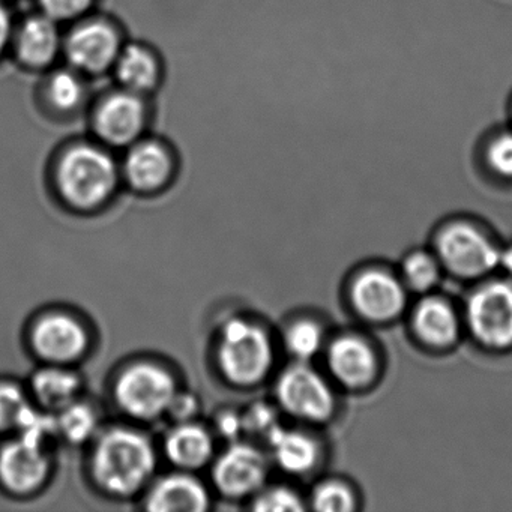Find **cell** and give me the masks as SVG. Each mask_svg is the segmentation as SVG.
<instances>
[{"mask_svg":"<svg viewBox=\"0 0 512 512\" xmlns=\"http://www.w3.org/2000/svg\"><path fill=\"white\" fill-rule=\"evenodd\" d=\"M157 467L151 440L133 428L107 430L95 443L91 469L95 482L113 496L137 493Z\"/></svg>","mask_w":512,"mask_h":512,"instance_id":"cell-1","label":"cell"},{"mask_svg":"<svg viewBox=\"0 0 512 512\" xmlns=\"http://www.w3.org/2000/svg\"><path fill=\"white\" fill-rule=\"evenodd\" d=\"M274 359V344L265 328L244 317H233L223 323L217 362L227 382L236 386L257 385L268 376Z\"/></svg>","mask_w":512,"mask_h":512,"instance_id":"cell-2","label":"cell"},{"mask_svg":"<svg viewBox=\"0 0 512 512\" xmlns=\"http://www.w3.org/2000/svg\"><path fill=\"white\" fill-rule=\"evenodd\" d=\"M56 184L65 202L80 211L98 208L112 197L118 185V169L107 152L77 146L62 157Z\"/></svg>","mask_w":512,"mask_h":512,"instance_id":"cell-3","label":"cell"},{"mask_svg":"<svg viewBox=\"0 0 512 512\" xmlns=\"http://www.w3.org/2000/svg\"><path fill=\"white\" fill-rule=\"evenodd\" d=\"M178 392L169 370L152 362H139L125 368L115 383L116 403L122 412L139 421H154L166 415Z\"/></svg>","mask_w":512,"mask_h":512,"instance_id":"cell-4","label":"cell"},{"mask_svg":"<svg viewBox=\"0 0 512 512\" xmlns=\"http://www.w3.org/2000/svg\"><path fill=\"white\" fill-rule=\"evenodd\" d=\"M436 248L439 262L457 277H482L499 266V248L484 232L469 223L443 227L437 236Z\"/></svg>","mask_w":512,"mask_h":512,"instance_id":"cell-5","label":"cell"},{"mask_svg":"<svg viewBox=\"0 0 512 512\" xmlns=\"http://www.w3.org/2000/svg\"><path fill=\"white\" fill-rule=\"evenodd\" d=\"M275 394L281 409L301 421L319 424L328 421L335 410L331 386L305 362H298L281 373Z\"/></svg>","mask_w":512,"mask_h":512,"instance_id":"cell-6","label":"cell"},{"mask_svg":"<svg viewBox=\"0 0 512 512\" xmlns=\"http://www.w3.org/2000/svg\"><path fill=\"white\" fill-rule=\"evenodd\" d=\"M466 320L482 346L512 347V283L493 281L478 287L467 301Z\"/></svg>","mask_w":512,"mask_h":512,"instance_id":"cell-7","label":"cell"},{"mask_svg":"<svg viewBox=\"0 0 512 512\" xmlns=\"http://www.w3.org/2000/svg\"><path fill=\"white\" fill-rule=\"evenodd\" d=\"M268 476L265 454L250 443L230 445L212 466L215 488L229 499H244L259 493Z\"/></svg>","mask_w":512,"mask_h":512,"instance_id":"cell-8","label":"cell"},{"mask_svg":"<svg viewBox=\"0 0 512 512\" xmlns=\"http://www.w3.org/2000/svg\"><path fill=\"white\" fill-rule=\"evenodd\" d=\"M31 346L35 355L47 364L67 367L88 352L89 335L74 317L64 313L47 314L32 326Z\"/></svg>","mask_w":512,"mask_h":512,"instance_id":"cell-9","label":"cell"},{"mask_svg":"<svg viewBox=\"0 0 512 512\" xmlns=\"http://www.w3.org/2000/svg\"><path fill=\"white\" fill-rule=\"evenodd\" d=\"M50 455L46 446L17 437L0 446V485L19 496L34 493L49 478Z\"/></svg>","mask_w":512,"mask_h":512,"instance_id":"cell-10","label":"cell"},{"mask_svg":"<svg viewBox=\"0 0 512 512\" xmlns=\"http://www.w3.org/2000/svg\"><path fill=\"white\" fill-rule=\"evenodd\" d=\"M350 296L355 310L374 323L397 319L407 302L406 284L382 269H368L359 274L353 281Z\"/></svg>","mask_w":512,"mask_h":512,"instance_id":"cell-11","label":"cell"},{"mask_svg":"<svg viewBox=\"0 0 512 512\" xmlns=\"http://www.w3.org/2000/svg\"><path fill=\"white\" fill-rule=\"evenodd\" d=\"M65 50H67L68 61L77 70L101 73L112 67L118 58V34L106 23H85L71 32Z\"/></svg>","mask_w":512,"mask_h":512,"instance_id":"cell-12","label":"cell"},{"mask_svg":"<svg viewBox=\"0 0 512 512\" xmlns=\"http://www.w3.org/2000/svg\"><path fill=\"white\" fill-rule=\"evenodd\" d=\"M145 106L134 92L110 95L95 116L98 136L113 146H127L142 133Z\"/></svg>","mask_w":512,"mask_h":512,"instance_id":"cell-13","label":"cell"},{"mask_svg":"<svg viewBox=\"0 0 512 512\" xmlns=\"http://www.w3.org/2000/svg\"><path fill=\"white\" fill-rule=\"evenodd\" d=\"M329 371L347 388L358 389L370 385L379 371V361L373 347L355 335H344L329 346Z\"/></svg>","mask_w":512,"mask_h":512,"instance_id":"cell-14","label":"cell"},{"mask_svg":"<svg viewBox=\"0 0 512 512\" xmlns=\"http://www.w3.org/2000/svg\"><path fill=\"white\" fill-rule=\"evenodd\" d=\"M208 508V490L187 473L164 476L146 497V509L154 512H203Z\"/></svg>","mask_w":512,"mask_h":512,"instance_id":"cell-15","label":"cell"},{"mask_svg":"<svg viewBox=\"0 0 512 512\" xmlns=\"http://www.w3.org/2000/svg\"><path fill=\"white\" fill-rule=\"evenodd\" d=\"M169 152L157 142L137 143L125 158L124 173L128 184L142 193L160 190L172 176Z\"/></svg>","mask_w":512,"mask_h":512,"instance_id":"cell-16","label":"cell"},{"mask_svg":"<svg viewBox=\"0 0 512 512\" xmlns=\"http://www.w3.org/2000/svg\"><path fill=\"white\" fill-rule=\"evenodd\" d=\"M164 454L179 469H200L211 461L214 439L203 425L179 422L164 439Z\"/></svg>","mask_w":512,"mask_h":512,"instance_id":"cell-17","label":"cell"},{"mask_svg":"<svg viewBox=\"0 0 512 512\" xmlns=\"http://www.w3.org/2000/svg\"><path fill=\"white\" fill-rule=\"evenodd\" d=\"M266 440L275 463L290 475H305L319 463V445L302 431L287 430L278 425Z\"/></svg>","mask_w":512,"mask_h":512,"instance_id":"cell-18","label":"cell"},{"mask_svg":"<svg viewBox=\"0 0 512 512\" xmlns=\"http://www.w3.org/2000/svg\"><path fill=\"white\" fill-rule=\"evenodd\" d=\"M412 325L419 340L428 346H452L460 335L454 308L439 298L422 299L413 310Z\"/></svg>","mask_w":512,"mask_h":512,"instance_id":"cell-19","label":"cell"},{"mask_svg":"<svg viewBox=\"0 0 512 512\" xmlns=\"http://www.w3.org/2000/svg\"><path fill=\"white\" fill-rule=\"evenodd\" d=\"M59 44L61 40L55 20L49 16L31 17L17 34V55L29 67H47L58 55Z\"/></svg>","mask_w":512,"mask_h":512,"instance_id":"cell-20","label":"cell"},{"mask_svg":"<svg viewBox=\"0 0 512 512\" xmlns=\"http://www.w3.org/2000/svg\"><path fill=\"white\" fill-rule=\"evenodd\" d=\"M32 394L50 412H59L79 397L82 380L62 365L41 368L31 380Z\"/></svg>","mask_w":512,"mask_h":512,"instance_id":"cell-21","label":"cell"},{"mask_svg":"<svg viewBox=\"0 0 512 512\" xmlns=\"http://www.w3.org/2000/svg\"><path fill=\"white\" fill-rule=\"evenodd\" d=\"M115 64L119 82L134 94L151 91L160 79V68L154 56L137 44L119 52Z\"/></svg>","mask_w":512,"mask_h":512,"instance_id":"cell-22","label":"cell"},{"mask_svg":"<svg viewBox=\"0 0 512 512\" xmlns=\"http://www.w3.org/2000/svg\"><path fill=\"white\" fill-rule=\"evenodd\" d=\"M56 425L58 434L67 442L79 445L94 436L98 428V415L91 404L76 400L59 410Z\"/></svg>","mask_w":512,"mask_h":512,"instance_id":"cell-23","label":"cell"},{"mask_svg":"<svg viewBox=\"0 0 512 512\" xmlns=\"http://www.w3.org/2000/svg\"><path fill=\"white\" fill-rule=\"evenodd\" d=\"M284 344L293 358L307 362L320 352L323 346V331L319 323L310 319L293 322L284 334Z\"/></svg>","mask_w":512,"mask_h":512,"instance_id":"cell-24","label":"cell"},{"mask_svg":"<svg viewBox=\"0 0 512 512\" xmlns=\"http://www.w3.org/2000/svg\"><path fill=\"white\" fill-rule=\"evenodd\" d=\"M440 277V262L431 254L415 251L403 262V278L415 292H428Z\"/></svg>","mask_w":512,"mask_h":512,"instance_id":"cell-25","label":"cell"},{"mask_svg":"<svg viewBox=\"0 0 512 512\" xmlns=\"http://www.w3.org/2000/svg\"><path fill=\"white\" fill-rule=\"evenodd\" d=\"M25 391L13 382H0V431H17L32 409Z\"/></svg>","mask_w":512,"mask_h":512,"instance_id":"cell-26","label":"cell"},{"mask_svg":"<svg viewBox=\"0 0 512 512\" xmlns=\"http://www.w3.org/2000/svg\"><path fill=\"white\" fill-rule=\"evenodd\" d=\"M311 505L320 512H350L356 506L355 494L341 482H323L313 491Z\"/></svg>","mask_w":512,"mask_h":512,"instance_id":"cell-27","label":"cell"},{"mask_svg":"<svg viewBox=\"0 0 512 512\" xmlns=\"http://www.w3.org/2000/svg\"><path fill=\"white\" fill-rule=\"evenodd\" d=\"M49 97L59 110L76 109L83 97L82 82L71 71H59L50 79Z\"/></svg>","mask_w":512,"mask_h":512,"instance_id":"cell-28","label":"cell"},{"mask_svg":"<svg viewBox=\"0 0 512 512\" xmlns=\"http://www.w3.org/2000/svg\"><path fill=\"white\" fill-rule=\"evenodd\" d=\"M253 509L260 512H295L304 511L305 505L299 494L289 487H271L254 494Z\"/></svg>","mask_w":512,"mask_h":512,"instance_id":"cell-29","label":"cell"},{"mask_svg":"<svg viewBox=\"0 0 512 512\" xmlns=\"http://www.w3.org/2000/svg\"><path fill=\"white\" fill-rule=\"evenodd\" d=\"M242 415L244 433L268 437L278 427L277 412L268 403H254Z\"/></svg>","mask_w":512,"mask_h":512,"instance_id":"cell-30","label":"cell"},{"mask_svg":"<svg viewBox=\"0 0 512 512\" xmlns=\"http://www.w3.org/2000/svg\"><path fill=\"white\" fill-rule=\"evenodd\" d=\"M487 161L494 173L512 179V133L500 134L490 143Z\"/></svg>","mask_w":512,"mask_h":512,"instance_id":"cell-31","label":"cell"},{"mask_svg":"<svg viewBox=\"0 0 512 512\" xmlns=\"http://www.w3.org/2000/svg\"><path fill=\"white\" fill-rule=\"evenodd\" d=\"M46 16L59 20H73L89 10L92 0H40Z\"/></svg>","mask_w":512,"mask_h":512,"instance_id":"cell-32","label":"cell"},{"mask_svg":"<svg viewBox=\"0 0 512 512\" xmlns=\"http://www.w3.org/2000/svg\"><path fill=\"white\" fill-rule=\"evenodd\" d=\"M197 412H199V400L190 392H182L178 389L166 415L179 424V422L193 421Z\"/></svg>","mask_w":512,"mask_h":512,"instance_id":"cell-33","label":"cell"},{"mask_svg":"<svg viewBox=\"0 0 512 512\" xmlns=\"http://www.w3.org/2000/svg\"><path fill=\"white\" fill-rule=\"evenodd\" d=\"M218 433L229 440H236L244 433V424H242V415L233 410H224L217 416L215 421Z\"/></svg>","mask_w":512,"mask_h":512,"instance_id":"cell-34","label":"cell"},{"mask_svg":"<svg viewBox=\"0 0 512 512\" xmlns=\"http://www.w3.org/2000/svg\"><path fill=\"white\" fill-rule=\"evenodd\" d=\"M11 38V17L4 2L0 0V55L7 49Z\"/></svg>","mask_w":512,"mask_h":512,"instance_id":"cell-35","label":"cell"},{"mask_svg":"<svg viewBox=\"0 0 512 512\" xmlns=\"http://www.w3.org/2000/svg\"><path fill=\"white\" fill-rule=\"evenodd\" d=\"M499 266L505 269L512 277V247L506 248L505 251H500Z\"/></svg>","mask_w":512,"mask_h":512,"instance_id":"cell-36","label":"cell"}]
</instances>
